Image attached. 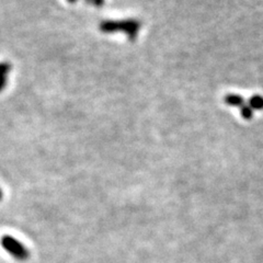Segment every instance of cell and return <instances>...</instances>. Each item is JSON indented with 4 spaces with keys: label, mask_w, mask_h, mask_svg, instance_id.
Returning <instances> with one entry per match:
<instances>
[{
    "label": "cell",
    "mask_w": 263,
    "mask_h": 263,
    "mask_svg": "<svg viewBox=\"0 0 263 263\" xmlns=\"http://www.w3.org/2000/svg\"><path fill=\"white\" fill-rule=\"evenodd\" d=\"M225 102L232 106H242L245 105V100L241 96H237V95H229L226 96L225 98Z\"/></svg>",
    "instance_id": "cell-3"
},
{
    "label": "cell",
    "mask_w": 263,
    "mask_h": 263,
    "mask_svg": "<svg viewBox=\"0 0 263 263\" xmlns=\"http://www.w3.org/2000/svg\"><path fill=\"white\" fill-rule=\"evenodd\" d=\"M119 29L125 31L126 33L132 36L136 34V31L138 30V23L135 21H126V22H105L101 26V30L103 32H113L118 31Z\"/></svg>",
    "instance_id": "cell-2"
},
{
    "label": "cell",
    "mask_w": 263,
    "mask_h": 263,
    "mask_svg": "<svg viewBox=\"0 0 263 263\" xmlns=\"http://www.w3.org/2000/svg\"><path fill=\"white\" fill-rule=\"evenodd\" d=\"M240 113H241V117L243 119L250 120L253 117V109L251 108L249 104H245L242 108H241V110H240Z\"/></svg>",
    "instance_id": "cell-5"
},
{
    "label": "cell",
    "mask_w": 263,
    "mask_h": 263,
    "mask_svg": "<svg viewBox=\"0 0 263 263\" xmlns=\"http://www.w3.org/2000/svg\"><path fill=\"white\" fill-rule=\"evenodd\" d=\"M69 2H71V3H73V2H76V0H69Z\"/></svg>",
    "instance_id": "cell-6"
},
{
    "label": "cell",
    "mask_w": 263,
    "mask_h": 263,
    "mask_svg": "<svg viewBox=\"0 0 263 263\" xmlns=\"http://www.w3.org/2000/svg\"><path fill=\"white\" fill-rule=\"evenodd\" d=\"M2 245L4 249L10 253L11 256L18 260H27L29 258V250L24 247V245L15 239L12 236L5 235L2 239Z\"/></svg>",
    "instance_id": "cell-1"
},
{
    "label": "cell",
    "mask_w": 263,
    "mask_h": 263,
    "mask_svg": "<svg viewBox=\"0 0 263 263\" xmlns=\"http://www.w3.org/2000/svg\"><path fill=\"white\" fill-rule=\"evenodd\" d=\"M249 105L253 110H263V97L253 96L250 98Z\"/></svg>",
    "instance_id": "cell-4"
}]
</instances>
